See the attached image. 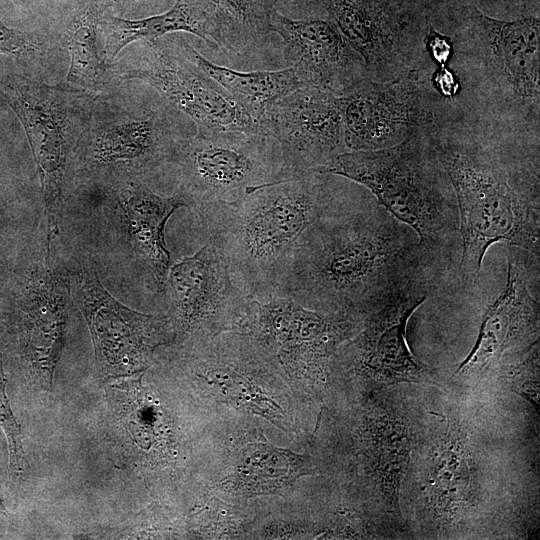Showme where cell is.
Returning a JSON list of instances; mask_svg holds the SVG:
<instances>
[{"label": "cell", "instance_id": "1", "mask_svg": "<svg viewBox=\"0 0 540 540\" xmlns=\"http://www.w3.org/2000/svg\"><path fill=\"white\" fill-rule=\"evenodd\" d=\"M443 273L380 204L332 207L301 237L278 293L325 312L365 315L409 282Z\"/></svg>", "mask_w": 540, "mask_h": 540}, {"label": "cell", "instance_id": "2", "mask_svg": "<svg viewBox=\"0 0 540 540\" xmlns=\"http://www.w3.org/2000/svg\"><path fill=\"white\" fill-rule=\"evenodd\" d=\"M453 189L460 223L462 286L471 291L495 243L540 256L538 162L508 161L498 151L454 139L432 140Z\"/></svg>", "mask_w": 540, "mask_h": 540}, {"label": "cell", "instance_id": "3", "mask_svg": "<svg viewBox=\"0 0 540 540\" xmlns=\"http://www.w3.org/2000/svg\"><path fill=\"white\" fill-rule=\"evenodd\" d=\"M326 176L305 172L236 202L195 210L208 237L226 253L232 278L248 298L279 292L301 237L336 205Z\"/></svg>", "mask_w": 540, "mask_h": 540}, {"label": "cell", "instance_id": "4", "mask_svg": "<svg viewBox=\"0 0 540 540\" xmlns=\"http://www.w3.org/2000/svg\"><path fill=\"white\" fill-rule=\"evenodd\" d=\"M357 182L377 203L411 228L444 273L461 257L459 213L451 184L427 134L393 147L346 151L318 171Z\"/></svg>", "mask_w": 540, "mask_h": 540}, {"label": "cell", "instance_id": "5", "mask_svg": "<svg viewBox=\"0 0 540 540\" xmlns=\"http://www.w3.org/2000/svg\"><path fill=\"white\" fill-rule=\"evenodd\" d=\"M411 453L413 495L419 516L439 537L481 518L488 457L480 425L461 405L428 411Z\"/></svg>", "mask_w": 540, "mask_h": 540}, {"label": "cell", "instance_id": "6", "mask_svg": "<svg viewBox=\"0 0 540 540\" xmlns=\"http://www.w3.org/2000/svg\"><path fill=\"white\" fill-rule=\"evenodd\" d=\"M363 315L308 308L288 295L249 298L235 330L291 382L324 388L334 374L341 345L354 336Z\"/></svg>", "mask_w": 540, "mask_h": 540}, {"label": "cell", "instance_id": "7", "mask_svg": "<svg viewBox=\"0 0 540 540\" xmlns=\"http://www.w3.org/2000/svg\"><path fill=\"white\" fill-rule=\"evenodd\" d=\"M1 94L20 120L40 182L47 225V252L58 233L63 192L71 158L87 126L91 106L77 90L49 86L12 75Z\"/></svg>", "mask_w": 540, "mask_h": 540}, {"label": "cell", "instance_id": "8", "mask_svg": "<svg viewBox=\"0 0 540 540\" xmlns=\"http://www.w3.org/2000/svg\"><path fill=\"white\" fill-rule=\"evenodd\" d=\"M174 164L180 171L177 191L194 210L233 203L262 186L286 180L279 143L264 134L197 131L180 141Z\"/></svg>", "mask_w": 540, "mask_h": 540}, {"label": "cell", "instance_id": "9", "mask_svg": "<svg viewBox=\"0 0 540 540\" xmlns=\"http://www.w3.org/2000/svg\"><path fill=\"white\" fill-rule=\"evenodd\" d=\"M179 143L161 107L109 99L91 106L74 161L79 169L115 186L174 163Z\"/></svg>", "mask_w": 540, "mask_h": 540}, {"label": "cell", "instance_id": "10", "mask_svg": "<svg viewBox=\"0 0 540 540\" xmlns=\"http://www.w3.org/2000/svg\"><path fill=\"white\" fill-rule=\"evenodd\" d=\"M504 246L505 288L488 306L473 347L451 374L448 382L455 386L496 380L505 367L539 345L540 256Z\"/></svg>", "mask_w": 540, "mask_h": 540}, {"label": "cell", "instance_id": "11", "mask_svg": "<svg viewBox=\"0 0 540 540\" xmlns=\"http://www.w3.org/2000/svg\"><path fill=\"white\" fill-rule=\"evenodd\" d=\"M437 284L438 279L432 277L415 279L382 306L365 314L358 332L339 348L334 373L382 385L436 384L434 370L410 350L406 327Z\"/></svg>", "mask_w": 540, "mask_h": 540}, {"label": "cell", "instance_id": "12", "mask_svg": "<svg viewBox=\"0 0 540 540\" xmlns=\"http://www.w3.org/2000/svg\"><path fill=\"white\" fill-rule=\"evenodd\" d=\"M69 279L71 296L87 323L96 366L103 376L145 372L155 350L175 341L166 314H144L125 306L90 266H81Z\"/></svg>", "mask_w": 540, "mask_h": 540}, {"label": "cell", "instance_id": "13", "mask_svg": "<svg viewBox=\"0 0 540 540\" xmlns=\"http://www.w3.org/2000/svg\"><path fill=\"white\" fill-rule=\"evenodd\" d=\"M164 288L175 340L193 343L235 329L249 301L232 278L226 253L210 237L194 255L170 266Z\"/></svg>", "mask_w": 540, "mask_h": 540}, {"label": "cell", "instance_id": "14", "mask_svg": "<svg viewBox=\"0 0 540 540\" xmlns=\"http://www.w3.org/2000/svg\"><path fill=\"white\" fill-rule=\"evenodd\" d=\"M146 52L122 80H140L189 116L198 132L243 131L262 134L260 125L215 80L182 52L178 39L144 41Z\"/></svg>", "mask_w": 540, "mask_h": 540}, {"label": "cell", "instance_id": "15", "mask_svg": "<svg viewBox=\"0 0 540 540\" xmlns=\"http://www.w3.org/2000/svg\"><path fill=\"white\" fill-rule=\"evenodd\" d=\"M338 97L348 151L396 146L426 134L431 121L413 71L388 81L362 78Z\"/></svg>", "mask_w": 540, "mask_h": 540}, {"label": "cell", "instance_id": "16", "mask_svg": "<svg viewBox=\"0 0 540 540\" xmlns=\"http://www.w3.org/2000/svg\"><path fill=\"white\" fill-rule=\"evenodd\" d=\"M259 124L262 134L279 143L285 179L318 172L348 151L339 97L314 87L304 86L274 100Z\"/></svg>", "mask_w": 540, "mask_h": 540}, {"label": "cell", "instance_id": "17", "mask_svg": "<svg viewBox=\"0 0 540 540\" xmlns=\"http://www.w3.org/2000/svg\"><path fill=\"white\" fill-rule=\"evenodd\" d=\"M390 398L371 395L363 404L356 456L370 499L384 518L402 527L400 493L417 431L408 410Z\"/></svg>", "mask_w": 540, "mask_h": 540}, {"label": "cell", "instance_id": "18", "mask_svg": "<svg viewBox=\"0 0 540 540\" xmlns=\"http://www.w3.org/2000/svg\"><path fill=\"white\" fill-rule=\"evenodd\" d=\"M270 29L281 37L285 60L304 86L340 96L368 77L362 57L331 21L295 20L275 9Z\"/></svg>", "mask_w": 540, "mask_h": 540}, {"label": "cell", "instance_id": "19", "mask_svg": "<svg viewBox=\"0 0 540 540\" xmlns=\"http://www.w3.org/2000/svg\"><path fill=\"white\" fill-rule=\"evenodd\" d=\"M470 19L489 64L512 94L539 104L540 23L538 17L514 21L492 18L477 8Z\"/></svg>", "mask_w": 540, "mask_h": 540}, {"label": "cell", "instance_id": "20", "mask_svg": "<svg viewBox=\"0 0 540 540\" xmlns=\"http://www.w3.org/2000/svg\"><path fill=\"white\" fill-rule=\"evenodd\" d=\"M326 8L331 22L362 57L367 75L400 63L406 22L398 0H326Z\"/></svg>", "mask_w": 540, "mask_h": 540}, {"label": "cell", "instance_id": "21", "mask_svg": "<svg viewBox=\"0 0 540 540\" xmlns=\"http://www.w3.org/2000/svg\"><path fill=\"white\" fill-rule=\"evenodd\" d=\"M46 255L45 266L36 273L28 288L26 313V353L44 387L49 388L65 341L69 276L52 264Z\"/></svg>", "mask_w": 540, "mask_h": 540}, {"label": "cell", "instance_id": "22", "mask_svg": "<svg viewBox=\"0 0 540 540\" xmlns=\"http://www.w3.org/2000/svg\"><path fill=\"white\" fill-rule=\"evenodd\" d=\"M115 186L132 248L148 270L156 290L161 291L171 266L165 225L173 213L187 207V203L178 191L169 197L160 196L137 179Z\"/></svg>", "mask_w": 540, "mask_h": 540}, {"label": "cell", "instance_id": "23", "mask_svg": "<svg viewBox=\"0 0 540 540\" xmlns=\"http://www.w3.org/2000/svg\"><path fill=\"white\" fill-rule=\"evenodd\" d=\"M104 35L103 53L113 61L127 45L158 39L166 34L184 31L212 44L208 19L196 0H176L166 12L142 19H125L104 14L99 23Z\"/></svg>", "mask_w": 540, "mask_h": 540}, {"label": "cell", "instance_id": "24", "mask_svg": "<svg viewBox=\"0 0 540 540\" xmlns=\"http://www.w3.org/2000/svg\"><path fill=\"white\" fill-rule=\"evenodd\" d=\"M178 43L184 55L221 85L258 123L270 103L304 87L292 67L276 71H236L206 59L182 38Z\"/></svg>", "mask_w": 540, "mask_h": 540}, {"label": "cell", "instance_id": "25", "mask_svg": "<svg viewBox=\"0 0 540 540\" xmlns=\"http://www.w3.org/2000/svg\"><path fill=\"white\" fill-rule=\"evenodd\" d=\"M313 471L314 464L309 456L254 442L240 451L233 473L223 484H231L233 491L245 497L274 494Z\"/></svg>", "mask_w": 540, "mask_h": 540}, {"label": "cell", "instance_id": "26", "mask_svg": "<svg viewBox=\"0 0 540 540\" xmlns=\"http://www.w3.org/2000/svg\"><path fill=\"white\" fill-rule=\"evenodd\" d=\"M211 27L212 43L246 55L266 40L277 0H196Z\"/></svg>", "mask_w": 540, "mask_h": 540}, {"label": "cell", "instance_id": "27", "mask_svg": "<svg viewBox=\"0 0 540 540\" xmlns=\"http://www.w3.org/2000/svg\"><path fill=\"white\" fill-rule=\"evenodd\" d=\"M103 10L101 0H89L77 10L69 27L70 65L66 80L83 91L100 90L110 67L98 40Z\"/></svg>", "mask_w": 540, "mask_h": 540}, {"label": "cell", "instance_id": "28", "mask_svg": "<svg viewBox=\"0 0 540 540\" xmlns=\"http://www.w3.org/2000/svg\"><path fill=\"white\" fill-rule=\"evenodd\" d=\"M144 372H138L118 379L115 387L122 393L124 420L134 441L143 449L151 447L157 436V410L147 399L141 385Z\"/></svg>", "mask_w": 540, "mask_h": 540}, {"label": "cell", "instance_id": "29", "mask_svg": "<svg viewBox=\"0 0 540 540\" xmlns=\"http://www.w3.org/2000/svg\"><path fill=\"white\" fill-rule=\"evenodd\" d=\"M496 381L527 400L539 414V345L504 368Z\"/></svg>", "mask_w": 540, "mask_h": 540}, {"label": "cell", "instance_id": "30", "mask_svg": "<svg viewBox=\"0 0 540 540\" xmlns=\"http://www.w3.org/2000/svg\"><path fill=\"white\" fill-rule=\"evenodd\" d=\"M6 378L3 371L2 360L0 356V425L6 435L10 466L15 472L22 469L23 449L21 443V429L11 411L9 401L6 395Z\"/></svg>", "mask_w": 540, "mask_h": 540}, {"label": "cell", "instance_id": "31", "mask_svg": "<svg viewBox=\"0 0 540 540\" xmlns=\"http://www.w3.org/2000/svg\"><path fill=\"white\" fill-rule=\"evenodd\" d=\"M38 50V43L28 33L10 28L0 20V53L23 56Z\"/></svg>", "mask_w": 540, "mask_h": 540}, {"label": "cell", "instance_id": "32", "mask_svg": "<svg viewBox=\"0 0 540 540\" xmlns=\"http://www.w3.org/2000/svg\"><path fill=\"white\" fill-rule=\"evenodd\" d=\"M425 43L433 60L439 65L445 66L450 58L452 48L448 36L437 32L433 27H429L425 36Z\"/></svg>", "mask_w": 540, "mask_h": 540}, {"label": "cell", "instance_id": "33", "mask_svg": "<svg viewBox=\"0 0 540 540\" xmlns=\"http://www.w3.org/2000/svg\"><path fill=\"white\" fill-rule=\"evenodd\" d=\"M433 84L438 92L446 98L456 95L459 88L455 74L445 66H441L435 72Z\"/></svg>", "mask_w": 540, "mask_h": 540}, {"label": "cell", "instance_id": "34", "mask_svg": "<svg viewBox=\"0 0 540 540\" xmlns=\"http://www.w3.org/2000/svg\"><path fill=\"white\" fill-rule=\"evenodd\" d=\"M0 513H1V514L5 513V509H4V506H3V504H2L1 498H0Z\"/></svg>", "mask_w": 540, "mask_h": 540}, {"label": "cell", "instance_id": "35", "mask_svg": "<svg viewBox=\"0 0 540 540\" xmlns=\"http://www.w3.org/2000/svg\"><path fill=\"white\" fill-rule=\"evenodd\" d=\"M1 215V214H0Z\"/></svg>", "mask_w": 540, "mask_h": 540}]
</instances>
